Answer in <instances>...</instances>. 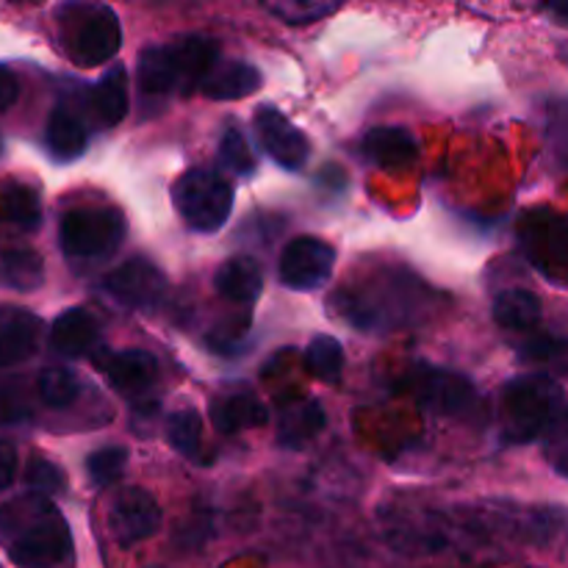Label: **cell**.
<instances>
[{
	"instance_id": "6da1fadb",
	"label": "cell",
	"mask_w": 568,
	"mask_h": 568,
	"mask_svg": "<svg viewBox=\"0 0 568 568\" xmlns=\"http://www.w3.org/2000/svg\"><path fill=\"white\" fill-rule=\"evenodd\" d=\"M0 547L20 568L61 566L72 555L70 525L44 494H20L0 505Z\"/></svg>"
},
{
	"instance_id": "7a4b0ae2",
	"label": "cell",
	"mask_w": 568,
	"mask_h": 568,
	"mask_svg": "<svg viewBox=\"0 0 568 568\" xmlns=\"http://www.w3.org/2000/svg\"><path fill=\"white\" fill-rule=\"evenodd\" d=\"M220 61V42L211 37H178L166 44H148L136 61L142 94L186 92L200 87Z\"/></svg>"
},
{
	"instance_id": "3957f363",
	"label": "cell",
	"mask_w": 568,
	"mask_h": 568,
	"mask_svg": "<svg viewBox=\"0 0 568 568\" xmlns=\"http://www.w3.org/2000/svg\"><path fill=\"white\" fill-rule=\"evenodd\" d=\"M55 17L61 48L78 67H100L120 50V17L109 6H61Z\"/></svg>"
},
{
	"instance_id": "277c9868",
	"label": "cell",
	"mask_w": 568,
	"mask_h": 568,
	"mask_svg": "<svg viewBox=\"0 0 568 568\" xmlns=\"http://www.w3.org/2000/svg\"><path fill=\"white\" fill-rule=\"evenodd\" d=\"M560 399H564V392L552 377H519L508 383L503 394L505 442L525 444L541 436L552 425Z\"/></svg>"
},
{
	"instance_id": "5b68a950",
	"label": "cell",
	"mask_w": 568,
	"mask_h": 568,
	"mask_svg": "<svg viewBox=\"0 0 568 568\" xmlns=\"http://www.w3.org/2000/svg\"><path fill=\"white\" fill-rule=\"evenodd\" d=\"M125 216L111 205H78L61 214L59 244L70 261H100L120 250Z\"/></svg>"
},
{
	"instance_id": "8992f818",
	"label": "cell",
	"mask_w": 568,
	"mask_h": 568,
	"mask_svg": "<svg viewBox=\"0 0 568 568\" xmlns=\"http://www.w3.org/2000/svg\"><path fill=\"white\" fill-rule=\"evenodd\" d=\"M233 197L236 194H233L231 181L209 166L183 172L172 186L178 214L197 233H216L220 227H225V222L231 220Z\"/></svg>"
},
{
	"instance_id": "52a82bcc",
	"label": "cell",
	"mask_w": 568,
	"mask_h": 568,
	"mask_svg": "<svg viewBox=\"0 0 568 568\" xmlns=\"http://www.w3.org/2000/svg\"><path fill=\"white\" fill-rule=\"evenodd\" d=\"M521 242L549 281H568V216L549 211L530 214L521 225Z\"/></svg>"
},
{
	"instance_id": "ba28073f",
	"label": "cell",
	"mask_w": 568,
	"mask_h": 568,
	"mask_svg": "<svg viewBox=\"0 0 568 568\" xmlns=\"http://www.w3.org/2000/svg\"><path fill=\"white\" fill-rule=\"evenodd\" d=\"M336 266V250L325 239L297 236L281 253V281L294 292H316Z\"/></svg>"
},
{
	"instance_id": "9c48e42d",
	"label": "cell",
	"mask_w": 568,
	"mask_h": 568,
	"mask_svg": "<svg viewBox=\"0 0 568 568\" xmlns=\"http://www.w3.org/2000/svg\"><path fill=\"white\" fill-rule=\"evenodd\" d=\"M103 292L125 308H153L166 294V277L153 261L131 258L105 277Z\"/></svg>"
},
{
	"instance_id": "30bf717a",
	"label": "cell",
	"mask_w": 568,
	"mask_h": 568,
	"mask_svg": "<svg viewBox=\"0 0 568 568\" xmlns=\"http://www.w3.org/2000/svg\"><path fill=\"white\" fill-rule=\"evenodd\" d=\"M161 527V508L142 488H122L109 505V530L122 547L155 536Z\"/></svg>"
},
{
	"instance_id": "8fae6325",
	"label": "cell",
	"mask_w": 568,
	"mask_h": 568,
	"mask_svg": "<svg viewBox=\"0 0 568 568\" xmlns=\"http://www.w3.org/2000/svg\"><path fill=\"white\" fill-rule=\"evenodd\" d=\"M92 364L120 394H136L153 388L159 381V361L148 349H100Z\"/></svg>"
},
{
	"instance_id": "7c38bea8",
	"label": "cell",
	"mask_w": 568,
	"mask_h": 568,
	"mask_svg": "<svg viewBox=\"0 0 568 568\" xmlns=\"http://www.w3.org/2000/svg\"><path fill=\"white\" fill-rule=\"evenodd\" d=\"M255 133L266 155L286 170H300L308 159V139L275 105H261L255 111Z\"/></svg>"
},
{
	"instance_id": "4fadbf2b",
	"label": "cell",
	"mask_w": 568,
	"mask_h": 568,
	"mask_svg": "<svg viewBox=\"0 0 568 568\" xmlns=\"http://www.w3.org/2000/svg\"><path fill=\"white\" fill-rule=\"evenodd\" d=\"M414 394L422 408L444 416L466 414L477 403L475 388L466 377L444 369H427V366L414 375Z\"/></svg>"
},
{
	"instance_id": "5bb4252c",
	"label": "cell",
	"mask_w": 568,
	"mask_h": 568,
	"mask_svg": "<svg viewBox=\"0 0 568 568\" xmlns=\"http://www.w3.org/2000/svg\"><path fill=\"white\" fill-rule=\"evenodd\" d=\"M42 322L26 308H0V369L22 364L39 347Z\"/></svg>"
},
{
	"instance_id": "9a60e30c",
	"label": "cell",
	"mask_w": 568,
	"mask_h": 568,
	"mask_svg": "<svg viewBox=\"0 0 568 568\" xmlns=\"http://www.w3.org/2000/svg\"><path fill=\"white\" fill-rule=\"evenodd\" d=\"M364 155L369 164L383 166V170H403L414 164L419 155L414 133L397 125H377L366 133Z\"/></svg>"
},
{
	"instance_id": "2e32d148",
	"label": "cell",
	"mask_w": 568,
	"mask_h": 568,
	"mask_svg": "<svg viewBox=\"0 0 568 568\" xmlns=\"http://www.w3.org/2000/svg\"><path fill=\"white\" fill-rule=\"evenodd\" d=\"M100 342V325L89 311L70 308L55 316L50 327V347L64 358H83L92 353Z\"/></svg>"
},
{
	"instance_id": "e0dca14e",
	"label": "cell",
	"mask_w": 568,
	"mask_h": 568,
	"mask_svg": "<svg viewBox=\"0 0 568 568\" xmlns=\"http://www.w3.org/2000/svg\"><path fill=\"white\" fill-rule=\"evenodd\" d=\"M89 144V128L70 105H55L44 125V148L55 161H75Z\"/></svg>"
},
{
	"instance_id": "ac0fdd59",
	"label": "cell",
	"mask_w": 568,
	"mask_h": 568,
	"mask_svg": "<svg viewBox=\"0 0 568 568\" xmlns=\"http://www.w3.org/2000/svg\"><path fill=\"white\" fill-rule=\"evenodd\" d=\"M214 286L220 297H225L227 303L253 305L261 297V292H264V272H261V264L255 258L239 255V258L225 261L220 266Z\"/></svg>"
},
{
	"instance_id": "d6986e66",
	"label": "cell",
	"mask_w": 568,
	"mask_h": 568,
	"mask_svg": "<svg viewBox=\"0 0 568 568\" xmlns=\"http://www.w3.org/2000/svg\"><path fill=\"white\" fill-rule=\"evenodd\" d=\"M261 87V72L247 61H216L203 78L200 92L211 100H242Z\"/></svg>"
},
{
	"instance_id": "ffe728a7",
	"label": "cell",
	"mask_w": 568,
	"mask_h": 568,
	"mask_svg": "<svg viewBox=\"0 0 568 568\" xmlns=\"http://www.w3.org/2000/svg\"><path fill=\"white\" fill-rule=\"evenodd\" d=\"M211 419H214L216 430L233 436V433L264 425L270 419V410L253 394H227V397H216L211 403Z\"/></svg>"
},
{
	"instance_id": "44dd1931",
	"label": "cell",
	"mask_w": 568,
	"mask_h": 568,
	"mask_svg": "<svg viewBox=\"0 0 568 568\" xmlns=\"http://www.w3.org/2000/svg\"><path fill=\"white\" fill-rule=\"evenodd\" d=\"M89 109L98 125L114 128L128 114V75L122 67H111L89 92Z\"/></svg>"
},
{
	"instance_id": "7402d4cb",
	"label": "cell",
	"mask_w": 568,
	"mask_h": 568,
	"mask_svg": "<svg viewBox=\"0 0 568 568\" xmlns=\"http://www.w3.org/2000/svg\"><path fill=\"white\" fill-rule=\"evenodd\" d=\"M0 225L17 233H33L42 225V203L39 194L26 183L0 186Z\"/></svg>"
},
{
	"instance_id": "603a6c76",
	"label": "cell",
	"mask_w": 568,
	"mask_h": 568,
	"mask_svg": "<svg viewBox=\"0 0 568 568\" xmlns=\"http://www.w3.org/2000/svg\"><path fill=\"white\" fill-rule=\"evenodd\" d=\"M44 283L42 255L28 247L0 250V286L14 292H37Z\"/></svg>"
},
{
	"instance_id": "cb8c5ba5",
	"label": "cell",
	"mask_w": 568,
	"mask_h": 568,
	"mask_svg": "<svg viewBox=\"0 0 568 568\" xmlns=\"http://www.w3.org/2000/svg\"><path fill=\"white\" fill-rule=\"evenodd\" d=\"M325 410H322L320 403L314 399H300L292 408L283 410L281 425H277V438L286 447H303L308 444L316 433L325 430Z\"/></svg>"
},
{
	"instance_id": "d4e9b609",
	"label": "cell",
	"mask_w": 568,
	"mask_h": 568,
	"mask_svg": "<svg viewBox=\"0 0 568 568\" xmlns=\"http://www.w3.org/2000/svg\"><path fill=\"white\" fill-rule=\"evenodd\" d=\"M494 320L508 331H530L541 322V300L525 288H508L494 300Z\"/></svg>"
},
{
	"instance_id": "484cf974",
	"label": "cell",
	"mask_w": 568,
	"mask_h": 568,
	"mask_svg": "<svg viewBox=\"0 0 568 568\" xmlns=\"http://www.w3.org/2000/svg\"><path fill=\"white\" fill-rule=\"evenodd\" d=\"M78 392H81V383L64 366H48V369L39 372L37 394L42 399V405H48V408H70L78 399Z\"/></svg>"
},
{
	"instance_id": "4316f807",
	"label": "cell",
	"mask_w": 568,
	"mask_h": 568,
	"mask_svg": "<svg viewBox=\"0 0 568 568\" xmlns=\"http://www.w3.org/2000/svg\"><path fill=\"white\" fill-rule=\"evenodd\" d=\"M305 369L322 383L338 381L344 369V349L333 336H316L305 349Z\"/></svg>"
},
{
	"instance_id": "83f0119b",
	"label": "cell",
	"mask_w": 568,
	"mask_h": 568,
	"mask_svg": "<svg viewBox=\"0 0 568 568\" xmlns=\"http://www.w3.org/2000/svg\"><path fill=\"white\" fill-rule=\"evenodd\" d=\"M200 414L192 408H183L178 414L170 416L166 422V444H170L175 453H181L183 458H194L200 447Z\"/></svg>"
},
{
	"instance_id": "f1b7e54d",
	"label": "cell",
	"mask_w": 568,
	"mask_h": 568,
	"mask_svg": "<svg viewBox=\"0 0 568 568\" xmlns=\"http://www.w3.org/2000/svg\"><path fill=\"white\" fill-rule=\"evenodd\" d=\"M220 159L222 164L227 166L231 172H236V175L247 178L253 175L255 170H258V159H255L253 148H250L247 136H244L239 128H227L225 133H222V142H220Z\"/></svg>"
},
{
	"instance_id": "f546056e",
	"label": "cell",
	"mask_w": 568,
	"mask_h": 568,
	"mask_svg": "<svg viewBox=\"0 0 568 568\" xmlns=\"http://www.w3.org/2000/svg\"><path fill=\"white\" fill-rule=\"evenodd\" d=\"M266 11L288 26H311L322 17L338 11V3H316V0H281V3H266Z\"/></svg>"
},
{
	"instance_id": "4dcf8cb0",
	"label": "cell",
	"mask_w": 568,
	"mask_h": 568,
	"mask_svg": "<svg viewBox=\"0 0 568 568\" xmlns=\"http://www.w3.org/2000/svg\"><path fill=\"white\" fill-rule=\"evenodd\" d=\"M128 464V453L122 447H105L98 449L87 458V471L92 477L94 486H111L122 477Z\"/></svg>"
},
{
	"instance_id": "1f68e13d",
	"label": "cell",
	"mask_w": 568,
	"mask_h": 568,
	"mask_svg": "<svg viewBox=\"0 0 568 568\" xmlns=\"http://www.w3.org/2000/svg\"><path fill=\"white\" fill-rule=\"evenodd\" d=\"M31 416V403H28L26 388L17 381L0 383V427L20 425Z\"/></svg>"
},
{
	"instance_id": "d6a6232c",
	"label": "cell",
	"mask_w": 568,
	"mask_h": 568,
	"mask_svg": "<svg viewBox=\"0 0 568 568\" xmlns=\"http://www.w3.org/2000/svg\"><path fill=\"white\" fill-rule=\"evenodd\" d=\"M26 483L31 486V491L44 494V497H48V494L64 491L67 477L64 471H61L55 464H50V460L33 458L26 469Z\"/></svg>"
},
{
	"instance_id": "836d02e7",
	"label": "cell",
	"mask_w": 568,
	"mask_h": 568,
	"mask_svg": "<svg viewBox=\"0 0 568 568\" xmlns=\"http://www.w3.org/2000/svg\"><path fill=\"white\" fill-rule=\"evenodd\" d=\"M14 477H17V449L14 444L0 438V491H6V488L11 486Z\"/></svg>"
},
{
	"instance_id": "e575fe53",
	"label": "cell",
	"mask_w": 568,
	"mask_h": 568,
	"mask_svg": "<svg viewBox=\"0 0 568 568\" xmlns=\"http://www.w3.org/2000/svg\"><path fill=\"white\" fill-rule=\"evenodd\" d=\"M17 94H20L17 75L9 70V67L0 64V114H3V111H9L11 105L17 103Z\"/></svg>"
},
{
	"instance_id": "d590c367",
	"label": "cell",
	"mask_w": 568,
	"mask_h": 568,
	"mask_svg": "<svg viewBox=\"0 0 568 568\" xmlns=\"http://www.w3.org/2000/svg\"><path fill=\"white\" fill-rule=\"evenodd\" d=\"M547 9L552 11V14L564 17V20L568 22V3H552V6H547Z\"/></svg>"
},
{
	"instance_id": "8d00e7d4",
	"label": "cell",
	"mask_w": 568,
	"mask_h": 568,
	"mask_svg": "<svg viewBox=\"0 0 568 568\" xmlns=\"http://www.w3.org/2000/svg\"><path fill=\"white\" fill-rule=\"evenodd\" d=\"M0 153H3V139H0Z\"/></svg>"
}]
</instances>
